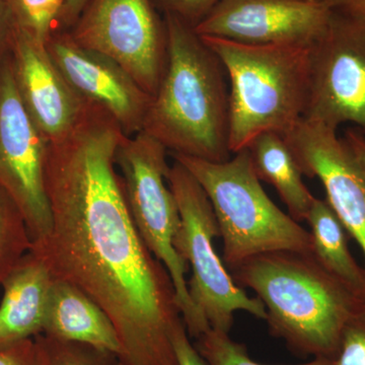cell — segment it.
Wrapping results in <instances>:
<instances>
[{
  "label": "cell",
  "mask_w": 365,
  "mask_h": 365,
  "mask_svg": "<svg viewBox=\"0 0 365 365\" xmlns=\"http://www.w3.org/2000/svg\"><path fill=\"white\" fill-rule=\"evenodd\" d=\"M332 14L325 0H220L194 30L242 44L312 47Z\"/></svg>",
  "instance_id": "8fae6325"
},
{
  "label": "cell",
  "mask_w": 365,
  "mask_h": 365,
  "mask_svg": "<svg viewBox=\"0 0 365 365\" xmlns=\"http://www.w3.org/2000/svg\"><path fill=\"white\" fill-rule=\"evenodd\" d=\"M42 334L119 356L122 353L116 328L104 309L81 288L60 278L53 277Z\"/></svg>",
  "instance_id": "2e32d148"
},
{
  "label": "cell",
  "mask_w": 365,
  "mask_h": 365,
  "mask_svg": "<svg viewBox=\"0 0 365 365\" xmlns=\"http://www.w3.org/2000/svg\"><path fill=\"white\" fill-rule=\"evenodd\" d=\"M14 26L42 44L63 30L66 0H6Z\"/></svg>",
  "instance_id": "ffe728a7"
},
{
  "label": "cell",
  "mask_w": 365,
  "mask_h": 365,
  "mask_svg": "<svg viewBox=\"0 0 365 365\" xmlns=\"http://www.w3.org/2000/svg\"><path fill=\"white\" fill-rule=\"evenodd\" d=\"M37 365H124L119 355L79 343L55 339L44 334L34 337Z\"/></svg>",
  "instance_id": "44dd1931"
},
{
  "label": "cell",
  "mask_w": 365,
  "mask_h": 365,
  "mask_svg": "<svg viewBox=\"0 0 365 365\" xmlns=\"http://www.w3.org/2000/svg\"><path fill=\"white\" fill-rule=\"evenodd\" d=\"M302 175L318 178L327 199L365 259V177L337 130L302 118L284 135Z\"/></svg>",
  "instance_id": "7c38bea8"
},
{
  "label": "cell",
  "mask_w": 365,
  "mask_h": 365,
  "mask_svg": "<svg viewBox=\"0 0 365 365\" xmlns=\"http://www.w3.org/2000/svg\"><path fill=\"white\" fill-rule=\"evenodd\" d=\"M125 134L93 108L66 138L48 144L52 227L39 254L53 277L81 288L116 328L124 365H177L182 321L174 283L132 220L116 151Z\"/></svg>",
  "instance_id": "6da1fadb"
},
{
  "label": "cell",
  "mask_w": 365,
  "mask_h": 365,
  "mask_svg": "<svg viewBox=\"0 0 365 365\" xmlns=\"http://www.w3.org/2000/svg\"><path fill=\"white\" fill-rule=\"evenodd\" d=\"M14 21L6 0H0V59L9 50V40L14 30Z\"/></svg>",
  "instance_id": "83f0119b"
},
{
  "label": "cell",
  "mask_w": 365,
  "mask_h": 365,
  "mask_svg": "<svg viewBox=\"0 0 365 365\" xmlns=\"http://www.w3.org/2000/svg\"><path fill=\"white\" fill-rule=\"evenodd\" d=\"M335 365H365V306L346 324Z\"/></svg>",
  "instance_id": "603a6c76"
},
{
  "label": "cell",
  "mask_w": 365,
  "mask_h": 365,
  "mask_svg": "<svg viewBox=\"0 0 365 365\" xmlns=\"http://www.w3.org/2000/svg\"><path fill=\"white\" fill-rule=\"evenodd\" d=\"M48 144L21 102L6 52L0 59V186L20 208L32 250L42 246L51 232L45 175Z\"/></svg>",
  "instance_id": "9c48e42d"
},
{
  "label": "cell",
  "mask_w": 365,
  "mask_h": 365,
  "mask_svg": "<svg viewBox=\"0 0 365 365\" xmlns=\"http://www.w3.org/2000/svg\"><path fill=\"white\" fill-rule=\"evenodd\" d=\"M194 345L208 365H266L252 359L246 346L235 342L228 333L211 328L197 338ZM295 365H335V361L330 359H314L307 364Z\"/></svg>",
  "instance_id": "7402d4cb"
},
{
  "label": "cell",
  "mask_w": 365,
  "mask_h": 365,
  "mask_svg": "<svg viewBox=\"0 0 365 365\" xmlns=\"http://www.w3.org/2000/svg\"><path fill=\"white\" fill-rule=\"evenodd\" d=\"M201 38L227 71L232 153L248 148L265 132L284 135L304 118L309 101L311 47Z\"/></svg>",
  "instance_id": "277c9868"
},
{
  "label": "cell",
  "mask_w": 365,
  "mask_h": 365,
  "mask_svg": "<svg viewBox=\"0 0 365 365\" xmlns=\"http://www.w3.org/2000/svg\"><path fill=\"white\" fill-rule=\"evenodd\" d=\"M230 272L263 302L271 335L302 356L335 359L346 324L365 306L313 253L258 255Z\"/></svg>",
  "instance_id": "3957f363"
},
{
  "label": "cell",
  "mask_w": 365,
  "mask_h": 365,
  "mask_svg": "<svg viewBox=\"0 0 365 365\" xmlns=\"http://www.w3.org/2000/svg\"><path fill=\"white\" fill-rule=\"evenodd\" d=\"M163 14H172L195 28L220 0H153Z\"/></svg>",
  "instance_id": "cb8c5ba5"
},
{
  "label": "cell",
  "mask_w": 365,
  "mask_h": 365,
  "mask_svg": "<svg viewBox=\"0 0 365 365\" xmlns=\"http://www.w3.org/2000/svg\"><path fill=\"white\" fill-rule=\"evenodd\" d=\"M247 150L259 180L272 185L290 217L299 223L307 222L316 197L304 184V175L284 137L265 132L257 136Z\"/></svg>",
  "instance_id": "e0dca14e"
},
{
  "label": "cell",
  "mask_w": 365,
  "mask_h": 365,
  "mask_svg": "<svg viewBox=\"0 0 365 365\" xmlns=\"http://www.w3.org/2000/svg\"><path fill=\"white\" fill-rule=\"evenodd\" d=\"M307 222L311 227L314 257L365 300V268L353 258L348 247L349 235L326 200L314 199Z\"/></svg>",
  "instance_id": "ac0fdd59"
},
{
  "label": "cell",
  "mask_w": 365,
  "mask_h": 365,
  "mask_svg": "<svg viewBox=\"0 0 365 365\" xmlns=\"http://www.w3.org/2000/svg\"><path fill=\"white\" fill-rule=\"evenodd\" d=\"M167 180L181 215L174 246L191 269L188 289L194 306L210 328L220 332L230 333L235 312H247L265 321L263 302L258 297H250L235 282L216 253L213 240L220 237V227L201 185L175 160Z\"/></svg>",
  "instance_id": "52a82bcc"
},
{
  "label": "cell",
  "mask_w": 365,
  "mask_h": 365,
  "mask_svg": "<svg viewBox=\"0 0 365 365\" xmlns=\"http://www.w3.org/2000/svg\"><path fill=\"white\" fill-rule=\"evenodd\" d=\"M46 49L68 85L85 102L107 113L125 135L143 131L153 97L117 62L81 47L68 31L53 35Z\"/></svg>",
  "instance_id": "4fadbf2b"
},
{
  "label": "cell",
  "mask_w": 365,
  "mask_h": 365,
  "mask_svg": "<svg viewBox=\"0 0 365 365\" xmlns=\"http://www.w3.org/2000/svg\"><path fill=\"white\" fill-rule=\"evenodd\" d=\"M0 365H37V348L34 338L0 346Z\"/></svg>",
  "instance_id": "d4e9b609"
},
{
  "label": "cell",
  "mask_w": 365,
  "mask_h": 365,
  "mask_svg": "<svg viewBox=\"0 0 365 365\" xmlns=\"http://www.w3.org/2000/svg\"><path fill=\"white\" fill-rule=\"evenodd\" d=\"M173 346L176 354L177 365H208L190 341L184 322L178 324L173 332Z\"/></svg>",
  "instance_id": "484cf974"
},
{
  "label": "cell",
  "mask_w": 365,
  "mask_h": 365,
  "mask_svg": "<svg viewBox=\"0 0 365 365\" xmlns=\"http://www.w3.org/2000/svg\"><path fill=\"white\" fill-rule=\"evenodd\" d=\"M163 19L167 67L143 131L170 153L225 162L232 153L227 71L193 26L172 14H163Z\"/></svg>",
  "instance_id": "7a4b0ae2"
},
{
  "label": "cell",
  "mask_w": 365,
  "mask_h": 365,
  "mask_svg": "<svg viewBox=\"0 0 365 365\" xmlns=\"http://www.w3.org/2000/svg\"><path fill=\"white\" fill-rule=\"evenodd\" d=\"M158 11L153 0H88L68 33L117 62L153 97L168 60L167 28Z\"/></svg>",
  "instance_id": "ba28073f"
},
{
  "label": "cell",
  "mask_w": 365,
  "mask_h": 365,
  "mask_svg": "<svg viewBox=\"0 0 365 365\" xmlns=\"http://www.w3.org/2000/svg\"><path fill=\"white\" fill-rule=\"evenodd\" d=\"M343 139L356 158L365 177V134L357 128L348 129Z\"/></svg>",
  "instance_id": "f1b7e54d"
},
{
  "label": "cell",
  "mask_w": 365,
  "mask_h": 365,
  "mask_svg": "<svg viewBox=\"0 0 365 365\" xmlns=\"http://www.w3.org/2000/svg\"><path fill=\"white\" fill-rule=\"evenodd\" d=\"M332 11L365 25V0H325Z\"/></svg>",
  "instance_id": "4316f807"
},
{
  "label": "cell",
  "mask_w": 365,
  "mask_h": 365,
  "mask_svg": "<svg viewBox=\"0 0 365 365\" xmlns=\"http://www.w3.org/2000/svg\"><path fill=\"white\" fill-rule=\"evenodd\" d=\"M207 194L230 270L258 255L277 251L313 253L311 232L269 198L247 148L222 163L170 153Z\"/></svg>",
  "instance_id": "5b68a950"
},
{
  "label": "cell",
  "mask_w": 365,
  "mask_h": 365,
  "mask_svg": "<svg viewBox=\"0 0 365 365\" xmlns=\"http://www.w3.org/2000/svg\"><path fill=\"white\" fill-rule=\"evenodd\" d=\"M53 275L44 259L31 250L2 282L0 346L33 339L43 333Z\"/></svg>",
  "instance_id": "9a60e30c"
},
{
  "label": "cell",
  "mask_w": 365,
  "mask_h": 365,
  "mask_svg": "<svg viewBox=\"0 0 365 365\" xmlns=\"http://www.w3.org/2000/svg\"><path fill=\"white\" fill-rule=\"evenodd\" d=\"M86 2H88V0H66L63 20H62L64 31L71 30L72 26L76 24Z\"/></svg>",
  "instance_id": "f546056e"
},
{
  "label": "cell",
  "mask_w": 365,
  "mask_h": 365,
  "mask_svg": "<svg viewBox=\"0 0 365 365\" xmlns=\"http://www.w3.org/2000/svg\"><path fill=\"white\" fill-rule=\"evenodd\" d=\"M167 153L162 143L141 131L124 136L115 160L132 220L146 247L170 273L187 332L197 339L210 326L192 302L186 279L188 266L175 249L181 215L167 180Z\"/></svg>",
  "instance_id": "8992f818"
},
{
  "label": "cell",
  "mask_w": 365,
  "mask_h": 365,
  "mask_svg": "<svg viewBox=\"0 0 365 365\" xmlns=\"http://www.w3.org/2000/svg\"><path fill=\"white\" fill-rule=\"evenodd\" d=\"M32 250L25 218L14 199L0 186V285Z\"/></svg>",
  "instance_id": "d6986e66"
},
{
  "label": "cell",
  "mask_w": 365,
  "mask_h": 365,
  "mask_svg": "<svg viewBox=\"0 0 365 365\" xmlns=\"http://www.w3.org/2000/svg\"><path fill=\"white\" fill-rule=\"evenodd\" d=\"M7 54L19 95L33 123L48 143L66 138L93 106L68 85L46 46L16 26Z\"/></svg>",
  "instance_id": "5bb4252c"
},
{
  "label": "cell",
  "mask_w": 365,
  "mask_h": 365,
  "mask_svg": "<svg viewBox=\"0 0 365 365\" xmlns=\"http://www.w3.org/2000/svg\"><path fill=\"white\" fill-rule=\"evenodd\" d=\"M304 118L337 130L354 124L365 134V25L334 13L311 47L309 93Z\"/></svg>",
  "instance_id": "30bf717a"
}]
</instances>
